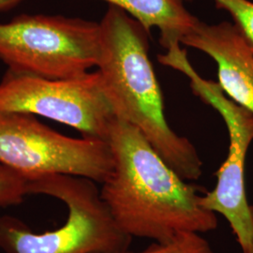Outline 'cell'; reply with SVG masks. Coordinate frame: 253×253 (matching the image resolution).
I'll return each mask as SVG.
<instances>
[{"label": "cell", "mask_w": 253, "mask_h": 253, "mask_svg": "<svg viewBox=\"0 0 253 253\" xmlns=\"http://www.w3.org/2000/svg\"></svg>", "instance_id": "obj_14"}, {"label": "cell", "mask_w": 253, "mask_h": 253, "mask_svg": "<svg viewBox=\"0 0 253 253\" xmlns=\"http://www.w3.org/2000/svg\"><path fill=\"white\" fill-rule=\"evenodd\" d=\"M217 8L224 9L253 46V2L251 0H214Z\"/></svg>", "instance_id": "obj_12"}, {"label": "cell", "mask_w": 253, "mask_h": 253, "mask_svg": "<svg viewBox=\"0 0 253 253\" xmlns=\"http://www.w3.org/2000/svg\"><path fill=\"white\" fill-rule=\"evenodd\" d=\"M162 62L186 74L195 95L216 109L226 124V160L216 172L215 188L203 194L201 204L226 219L242 253H253V206L247 197L245 183L246 159L253 141V115L228 99L217 83L205 80L197 74L185 51L164 54Z\"/></svg>", "instance_id": "obj_6"}, {"label": "cell", "mask_w": 253, "mask_h": 253, "mask_svg": "<svg viewBox=\"0 0 253 253\" xmlns=\"http://www.w3.org/2000/svg\"><path fill=\"white\" fill-rule=\"evenodd\" d=\"M100 52V23L43 14L0 23V60L11 73L75 78L97 67Z\"/></svg>", "instance_id": "obj_4"}, {"label": "cell", "mask_w": 253, "mask_h": 253, "mask_svg": "<svg viewBox=\"0 0 253 253\" xmlns=\"http://www.w3.org/2000/svg\"><path fill=\"white\" fill-rule=\"evenodd\" d=\"M124 10L150 34L152 28L161 32V44L167 50L180 45L199 19L185 8L182 0H102Z\"/></svg>", "instance_id": "obj_9"}, {"label": "cell", "mask_w": 253, "mask_h": 253, "mask_svg": "<svg viewBox=\"0 0 253 253\" xmlns=\"http://www.w3.org/2000/svg\"><path fill=\"white\" fill-rule=\"evenodd\" d=\"M180 42L213 58L220 88L253 115V46L235 24L208 25L199 20Z\"/></svg>", "instance_id": "obj_8"}, {"label": "cell", "mask_w": 253, "mask_h": 253, "mask_svg": "<svg viewBox=\"0 0 253 253\" xmlns=\"http://www.w3.org/2000/svg\"><path fill=\"white\" fill-rule=\"evenodd\" d=\"M47 195L68 208L54 231L34 233L17 217H0V248L6 253H112L126 251L132 237L117 225L96 182L70 174L28 180V195Z\"/></svg>", "instance_id": "obj_3"}, {"label": "cell", "mask_w": 253, "mask_h": 253, "mask_svg": "<svg viewBox=\"0 0 253 253\" xmlns=\"http://www.w3.org/2000/svg\"><path fill=\"white\" fill-rule=\"evenodd\" d=\"M0 164L28 180L70 174L102 184L114 168L104 140L63 135L34 116L0 111Z\"/></svg>", "instance_id": "obj_5"}, {"label": "cell", "mask_w": 253, "mask_h": 253, "mask_svg": "<svg viewBox=\"0 0 253 253\" xmlns=\"http://www.w3.org/2000/svg\"><path fill=\"white\" fill-rule=\"evenodd\" d=\"M24 1L26 0H0V11L12 9Z\"/></svg>", "instance_id": "obj_13"}, {"label": "cell", "mask_w": 253, "mask_h": 253, "mask_svg": "<svg viewBox=\"0 0 253 253\" xmlns=\"http://www.w3.org/2000/svg\"><path fill=\"white\" fill-rule=\"evenodd\" d=\"M100 26L97 71L116 118L136 126L184 180L199 179L203 162L195 146L166 121L162 91L148 57V33L135 19L111 5Z\"/></svg>", "instance_id": "obj_2"}, {"label": "cell", "mask_w": 253, "mask_h": 253, "mask_svg": "<svg viewBox=\"0 0 253 253\" xmlns=\"http://www.w3.org/2000/svg\"><path fill=\"white\" fill-rule=\"evenodd\" d=\"M28 195V179L0 164V208L17 206Z\"/></svg>", "instance_id": "obj_11"}, {"label": "cell", "mask_w": 253, "mask_h": 253, "mask_svg": "<svg viewBox=\"0 0 253 253\" xmlns=\"http://www.w3.org/2000/svg\"><path fill=\"white\" fill-rule=\"evenodd\" d=\"M112 253H216L208 240L202 234L184 232L164 242L154 241L148 248L142 252L130 253L126 251Z\"/></svg>", "instance_id": "obj_10"}, {"label": "cell", "mask_w": 253, "mask_h": 253, "mask_svg": "<svg viewBox=\"0 0 253 253\" xmlns=\"http://www.w3.org/2000/svg\"><path fill=\"white\" fill-rule=\"evenodd\" d=\"M105 141L114 168L100 196L121 231L164 242L184 232L217 229V214L201 204L203 189L174 172L136 126L115 118Z\"/></svg>", "instance_id": "obj_1"}, {"label": "cell", "mask_w": 253, "mask_h": 253, "mask_svg": "<svg viewBox=\"0 0 253 253\" xmlns=\"http://www.w3.org/2000/svg\"><path fill=\"white\" fill-rule=\"evenodd\" d=\"M0 111L49 118L104 141L116 118L98 71L71 79L9 72L0 83Z\"/></svg>", "instance_id": "obj_7"}]
</instances>
